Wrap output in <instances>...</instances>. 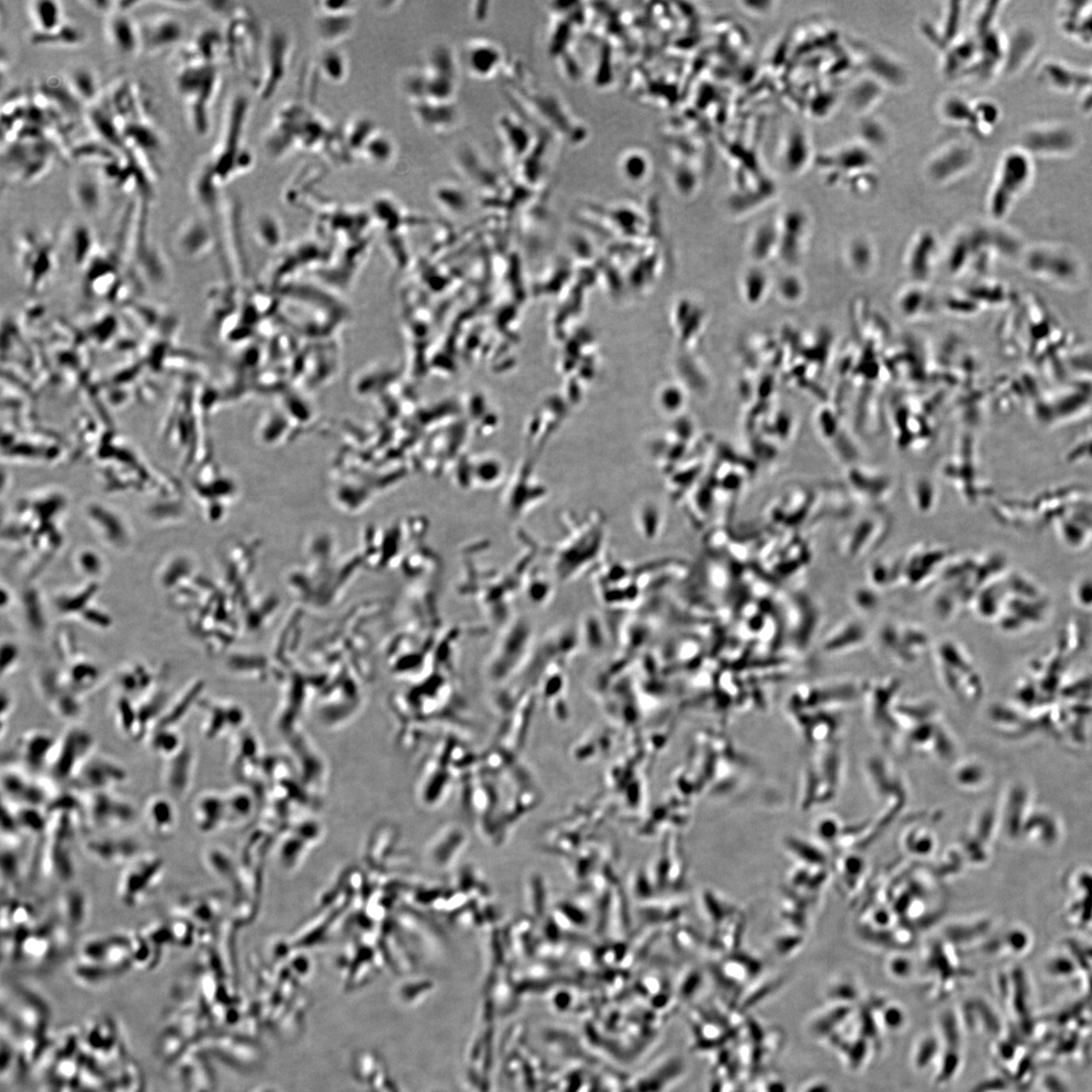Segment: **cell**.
Wrapping results in <instances>:
<instances>
[{"label":"cell","instance_id":"obj_1","mask_svg":"<svg viewBox=\"0 0 1092 1092\" xmlns=\"http://www.w3.org/2000/svg\"><path fill=\"white\" fill-rule=\"evenodd\" d=\"M931 655L941 686L957 704L971 706L982 698V678L961 642L942 640L933 643Z\"/></svg>","mask_w":1092,"mask_h":1092},{"label":"cell","instance_id":"obj_2","mask_svg":"<svg viewBox=\"0 0 1092 1092\" xmlns=\"http://www.w3.org/2000/svg\"><path fill=\"white\" fill-rule=\"evenodd\" d=\"M874 644L880 654L891 663L902 667L915 666L932 654L931 635L915 624L887 622L874 635Z\"/></svg>","mask_w":1092,"mask_h":1092},{"label":"cell","instance_id":"obj_3","mask_svg":"<svg viewBox=\"0 0 1092 1092\" xmlns=\"http://www.w3.org/2000/svg\"><path fill=\"white\" fill-rule=\"evenodd\" d=\"M900 689L901 683L895 678L863 684L862 698L868 721L877 738L888 746L899 743L900 731L895 708Z\"/></svg>","mask_w":1092,"mask_h":1092},{"label":"cell","instance_id":"obj_4","mask_svg":"<svg viewBox=\"0 0 1092 1092\" xmlns=\"http://www.w3.org/2000/svg\"><path fill=\"white\" fill-rule=\"evenodd\" d=\"M95 751L93 733L78 724H72L58 739L48 770L50 779L59 785H70Z\"/></svg>","mask_w":1092,"mask_h":1092},{"label":"cell","instance_id":"obj_5","mask_svg":"<svg viewBox=\"0 0 1092 1092\" xmlns=\"http://www.w3.org/2000/svg\"><path fill=\"white\" fill-rule=\"evenodd\" d=\"M165 864L155 854H140L124 867L120 876L117 895L122 905L137 908L153 893L163 879Z\"/></svg>","mask_w":1092,"mask_h":1092},{"label":"cell","instance_id":"obj_6","mask_svg":"<svg viewBox=\"0 0 1092 1092\" xmlns=\"http://www.w3.org/2000/svg\"><path fill=\"white\" fill-rule=\"evenodd\" d=\"M899 743L908 752L930 756L942 762L952 761L958 750L955 735L941 715L912 724L900 734Z\"/></svg>","mask_w":1092,"mask_h":1092},{"label":"cell","instance_id":"obj_7","mask_svg":"<svg viewBox=\"0 0 1092 1092\" xmlns=\"http://www.w3.org/2000/svg\"><path fill=\"white\" fill-rule=\"evenodd\" d=\"M216 72L208 64H187L177 74V91L187 98L189 111L197 131L204 133L207 131V100L213 93Z\"/></svg>","mask_w":1092,"mask_h":1092},{"label":"cell","instance_id":"obj_8","mask_svg":"<svg viewBox=\"0 0 1092 1092\" xmlns=\"http://www.w3.org/2000/svg\"><path fill=\"white\" fill-rule=\"evenodd\" d=\"M84 819L98 830H118L136 818V808L116 791L83 794Z\"/></svg>","mask_w":1092,"mask_h":1092},{"label":"cell","instance_id":"obj_9","mask_svg":"<svg viewBox=\"0 0 1092 1092\" xmlns=\"http://www.w3.org/2000/svg\"><path fill=\"white\" fill-rule=\"evenodd\" d=\"M128 779L129 772L124 765L114 756L95 751L70 785L77 793L86 794L116 791L126 784Z\"/></svg>","mask_w":1092,"mask_h":1092},{"label":"cell","instance_id":"obj_10","mask_svg":"<svg viewBox=\"0 0 1092 1092\" xmlns=\"http://www.w3.org/2000/svg\"><path fill=\"white\" fill-rule=\"evenodd\" d=\"M37 683L43 699L59 718L74 721L83 715L84 697L67 687L60 668H42L37 676Z\"/></svg>","mask_w":1092,"mask_h":1092},{"label":"cell","instance_id":"obj_11","mask_svg":"<svg viewBox=\"0 0 1092 1092\" xmlns=\"http://www.w3.org/2000/svg\"><path fill=\"white\" fill-rule=\"evenodd\" d=\"M58 739L43 730L22 733L16 742V755L22 770L36 777L48 772Z\"/></svg>","mask_w":1092,"mask_h":1092},{"label":"cell","instance_id":"obj_12","mask_svg":"<svg viewBox=\"0 0 1092 1092\" xmlns=\"http://www.w3.org/2000/svg\"><path fill=\"white\" fill-rule=\"evenodd\" d=\"M35 777L21 768H4L2 789L6 797V801L15 806H47L53 794L47 786Z\"/></svg>","mask_w":1092,"mask_h":1092},{"label":"cell","instance_id":"obj_13","mask_svg":"<svg viewBox=\"0 0 1092 1092\" xmlns=\"http://www.w3.org/2000/svg\"><path fill=\"white\" fill-rule=\"evenodd\" d=\"M83 851L88 859L106 867H125L140 855L136 842L113 837L88 838L83 844Z\"/></svg>","mask_w":1092,"mask_h":1092},{"label":"cell","instance_id":"obj_14","mask_svg":"<svg viewBox=\"0 0 1092 1092\" xmlns=\"http://www.w3.org/2000/svg\"><path fill=\"white\" fill-rule=\"evenodd\" d=\"M195 774V753L185 743L183 750L164 761L162 785L165 794L175 801H183L193 784Z\"/></svg>","mask_w":1092,"mask_h":1092},{"label":"cell","instance_id":"obj_15","mask_svg":"<svg viewBox=\"0 0 1092 1092\" xmlns=\"http://www.w3.org/2000/svg\"><path fill=\"white\" fill-rule=\"evenodd\" d=\"M141 50L154 54L170 49L184 37V26L171 16H155L139 25Z\"/></svg>","mask_w":1092,"mask_h":1092},{"label":"cell","instance_id":"obj_16","mask_svg":"<svg viewBox=\"0 0 1092 1092\" xmlns=\"http://www.w3.org/2000/svg\"><path fill=\"white\" fill-rule=\"evenodd\" d=\"M503 63V51L496 43L476 39L466 44L465 69L477 80H489L495 77L502 69Z\"/></svg>","mask_w":1092,"mask_h":1092},{"label":"cell","instance_id":"obj_17","mask_svg":"<svg viewBox=\"0 0 1092 1092\" xmlns=\"http://www.w3.org/2000/svg\"><path fill=\"white\" fill-rule=\"evenodd\" d=\"M6 164L16 170L13 173L21 182H32L42 175L49 167L50 156L46 146L38 143L30 145H15L5 154Z\"/></svg>","mask_w":1092,"mask_h":1092},{"label":"cell","instance_id":"obj_18","mask_svg":"<svg viewBox=\"0 0 1092 1092\" xmlns=\"http://www.w3.org/2000/svg\"><path fill=\"white\" fill-rule=\"evenodd\" d=\"M60 671L67 687L83 697L92 693L103 679L102 667L80 653L63 662Z\"/></svg>","mask_w":1092,"mask_h":1092},{"label":"cell","instance_id":"obj_19","mask_svg":"<svg viewBox=\"0 0 1092 1092\" xmlns=\"http://www.w3.org/2000/svg\"><path fill=\"white\" fill-rule=\"evenodd\" d=\"M143 815L153 837L162 840L172 837L178 824L176 801L172 797L166 794L151 796L145 804Z\"/></svg>","mask_w":1092,"mask_h":1092},{"label":"cell","instance_id":"obj_20","mask_svg":"<svg viewBox=\"0 0 1092 1092\" xmlns=\"http://www.w3.org/2000/svg\"><path fill=\"white\" fill-rule=\"evenodd\" d=\"M159 679L158 674L147 664L136 661L119 668L116 685L119 694L136 701L158 687Z\"/></svg>","mask_w":1092,"mask_h":1092},{"label":"cell","instance_id":"obj_21","mask_svg":"<svg viewBox=\"0 0 1092 1092\" xmlns=\"http://www.w3.org/2000/svg\"><path fill=\"white\" fill-rule=\"evenodd\" d=\"M171 700L169 690L160 683L147 695L136 700L138 716L136 743L148 739L150 733L159 726Z\"/></svg>","mask_w":1092,"mask_h":1092},{"label":"cell","instance_id":"obj_22","mask_svg":"<svg viewBox=\"0 0 1092 1092\" xmlns=\"http://www.w3.org/2000/svg\"><path fill=\"white\" fill-rule=\"evenodd\" d=\"M107 37L111 46L122 55H135L141 50L139 25L126 13L116 9L108 15Z\"/></svg>","mask_w":1092,"mask_h":1092},{"label":"cell","instance_id":"obj_23","mask_svg":"<svg viewBox=\"0 0 1092 1092\" xmlns=\"http://www.w3.org/2000/svg\"><path fill=\"white\" fill-rule=\"evenodd\" d=\"M868 639L869 634L861 623L845 622L835 629L827 642H824V651L833 655L851 654L863 648Z\"/></svg>","mask_w":1092,"mask_h":1092},{"label":"cell","instance_id":"obj_24","mask_svg":"<svg viewBox=\"0 0 1092 1092\" xmlns=\"http://www.w3.org/2000/svg\"><path fill=\"white\" fill-rule=\"evenodd\" d=\"M204 686L200 681H194L185 686L177 696L171 700L158 728H178L198 704V696Z\"/></svg>","mask_w":1092,"mask_h":1092},{"label":"cell","instance_id":"obj_25","mask_svg":"<svg viewBox=\"0 0 1092 1092\" xmlns=\"http://www.w3.org/2000/svg\"><path fill=\"white\" fill-rule=\"evenodd\" d=\"M85 40L84 32L74 25L63 24L49 32H31L30 41L38 46L75 47Z\"/></svg>","mask_w":1092,"mask_h":1092},{"label":"cell","instance_id":"obj_26","mask_svg":"<svg viewBox=\"0 0 1092 1092\" xmlns=\"http://www.w3.org/2000/svg\"><path fill=\"white\" fill-rule=\"evenodd\" d=\"M62 922L67 928L78 930L83 927L88 917V904L82 891L71 889L65 893L59 904Z\"/></svg>","mask_w":1092,"mask_h":1092},{"label":"cell","instance_id":"obj_27","mask_svg":"<svg viewBox=\"0 0 1092 1092\" xmlns=\"http://www.w3.org/2000/svg\"><path fill=\"white\" fill-rule=\"evenodd\" d=\"M147 740L152 753L163 761L180 753L186 743L178 728L155 729Z\"/></svg>","mask_w":1092,"mask_h":1092},{"label":"cell","instance_id":"obj_28","mask_svg":"<svg viewBox=\"0 0 1092 1092\" xmlns=\"http://www.w3.org/2000/svg\"><path fill=\"white\" fill-rule=\"evenodd\" d=\"M30 16L35 31L49 32L63 24L62 10L59 3L53 0H38L30 4Z\"/></svg>","mask_w":1092,"mask_h":1092},{"label":"cell","instance_id":"obj_29","mask_svg":"<svg viewBox=\"0 0 1092 1092\" xmlns=\"http://www.w3.org/2000/svg\"><path fill=\"white\" fill-rule=\"evenodd\" d=\"M117 727L122 737L136 743L138 733V716L136 701L119 694L114 705Z\"/></svg>","mask_w":1092,"mask_h":1092},{"label":"cell","instance_id":"obj_30","mask_svg":"<svg viewBox=\"0 0 1092 1092\" xmlns=\"http://www.w3.org/2000/svg\"><path fill=\"white\" fill-rule=\"evenodd\" d=\"M649 156L641 150H629L621 156L620 172L627 182L641 184L649 177L651 163Z\"/></svg>","mask_w":1092,"mask_h":1092},{"label":"cell","instance_id":"obj_31","mask_svg":"<svg viewBox=\"0 0 1092 1092\" xmlns=\"http://www.w3.org/2000/svg\"><path fill=\"white\" fill-rule=\"evenodd\" d=\"M67 84L77 98L92 102L98 95L96 76L84 67H76L67 77Z\"/></svg>","mask_w":1092,"mask_h":1092},{"label":"cell","instance_id":"obj_32","mask_svg":"<svg viewBox=\"0 0 1092 1092\" xmlns=\"http://www.w3.org/2000/svg\"><path fill=\"white\" fill-rule=\"evenodd\" d=\"M193 813L197 827L202 832L214 830L220 820L218 801L209 794L200 795L196 799Z\"/></svg>","mask_w":1092,"mask_h":1092},{"label":"cell","instance_id":"obj_33","mask_svg":"<svg viewBox=\"0 0 1092 1092\" xmlns=\"http://www.w3.org/2000/svg\"><path fill=\"white\" fill-rule=\"evenodd\" d=\"M500 129L502 132L507 147L514 156H518L522 146L525 151H527L529 145V133L525 126L521 125L520 121H516L511 118L501 119Z\"/></svg>","mask_w":1092,"mask_h":1092},{"label":"cell","instance_id":"obj_34","mask_svg":"<svg viewBox=\"0 0 1092 1092\" xmlns=\"http://www.w3.org/2000/svg\"><path fill=\"white\" fill-rule=\"evenodd\" d=\"M72 186L77 200L84 207L91 208L98 204L102 192L97 178L88 174L80 175L75 178Z\"/></svg>","mask_w":1092,"mask_h":1092},{"label":"cell","instance_id":"obj_35","mask_svg":"<svg viewBox=\"0 0 1092 1092\" xmlns=\"http://www.w3.org/2000/svg\"><path fill=\"white\" fill-rule=\"evenodd\" d=\"M984 768L976 760H960L954 766L953 777L958 785L971 786L978 779L980 780V776H983Z\"/></svg>","mask_w":1092,"mask_h":1092},{"label":"cell","instance_id":"obj_36","mask_svg":"<svg viewBox=\"0 0 1092 1092\" xmlns=\"http://www.w3.org/2000/svg\"><path fill=\"white\" fill-rule=\"evenodd\" d=\"M0 656H2L0 657V666H2L0 672H2V677L5 679L15 673L20 664L21 652L19 645L11 640L4 641L2 649H0Z\"/></svg>","mask_w":1092,"mask_h":1092},{"label":"cell","instance_id":"obj_37","mask_svg":"<svg viewBox=\"0 0 1092 1092\" xmlns=\"http://www.w3.org/2000/svg\"><path fill=\"white\" fill-rule=\"evenodd\" d=\"M83 622L95 629L107 630L113 626V620L107 613L93 608L86 609L81 616Z\"/></svg>","mask_w":1092,"mask_h":1092},{"label":"cell","instance_id":"obj_38","mask_svg":"<svg viewBox=\"0 0 1092 1092\" xmlns=\"http://www.w3.org/2000/svg\"><path fill=\"white\" fill-rule=\"evenodd\" d=\"M0 702H2V724H5L6 719L9 718L11 713L14 711L15 700L13 695L10 694L9 691L3 689Z\"/></svg>","mask_w":1092,"mask_h":1092}]
</instances>
